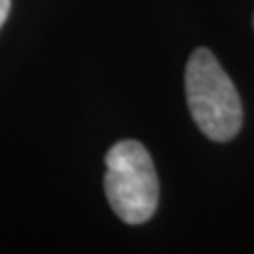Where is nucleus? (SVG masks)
Instances as JSON below:
<instances>
[{"instance_id": "f03ea898", "label": "nucleus", "mask_w": 254, "mask_h": 254, "mask_svg": "<svg viewBox=\"0 0 254 254\" xmlns=\"http://www.w3.org/2000/svg\"><path fill=\"white\" fill-rule=\"evenodd\" d=\"M106 197L127 225L153 218L159 203V178L148 150L138 140H121L106 155Z\"/></svg>"}, {"instance_id": "f257e3e1", "label": "nucleus", "mask_w": 254, "mask_h": 254, "mask_svg": "<svg viewBox=\"0 0 254 254\" xmlns=\"http://www.w3.org/2000/svg\"><path fill=\"white\" fill-rule=\"evenodd\" d=\"M185 87L190 117L203 136L229 142L240 133L244 121L240 93L210 49L199 47L189 58Z\"/></svg>"}, {"instance_id": "7ed1b4c3", "label": "nucleus", "mask_w": 254, "mask_h": 254, "mask_svg": "<svg viewBox=\"0 0 254 254\" xmlns=\"http://www.w3.org/2000/svg\"><path fill=\"white\" fill-rule=\"evenodd\" d=\"M9 11H11V0H0V28L4 26L6 17H9Z\"/></svg>"}]
</instances>
